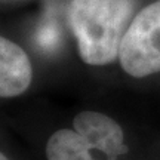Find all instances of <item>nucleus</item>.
I'll return each instance as SVG.
<instances>
[{"mask_svg":"<svg viewBox=\"0 0 160 160\" xmlns=\"http://www.w3.org/2000/svg\"><path fill=\"white\" fill-rule=\"evenodd\" d=\"M33 65L22 48L8 37L0 39V97L17 98L28 91Z\"/></svg>","mask_w":160,"mask_h":160,"instance_id":"obj_4","label":"nucleus"},{"mask_svg":"<svg viewBox=\"0 0 160 160\" xmlns=\"http://www.w3.org/2000/svg\"><path fill=\"white\" fill-rule=\"evenodd\" d=\"M119 64L135 79L160 73V0L138 11L122 42Z\"/></svg>","mask_w":160,"mask_h":160,"instance_id":"obj_3","label":"nucleus"},{"mask_svg":"<svg viewBox=\"0 0 160 160\" xmlns=\"http://www.w3.org/2000/svg\"><path fill=\"white\" fill-rule=\"evenodd\" d=\"M0 160H11V159H9V156H6L5 153H2V154H0Z\"/></svg>","mask_w":160,"mask_h":160,"instance_id":"obj_5","label":"nucleus"},{"mask_svg":"<svg viewBox=\"0 0 160 160\" xmlns=\"http://www.w3.org/2000/svg\"><path fill=\"white\" fill-rule=\"evenodd\" d=\"M126 151L119 122L95 110L80 111L71 128L51 133L45 145L46 160H119Z\"/></svg>","mask_w":160,"mask_h":160,"instance_id":"obj_2","label":"nucleus"},{"mask_svg":"<svg viewBox=\"0 0 160 160\" xmlns=\"http://www.w3.org/2000/svg\"><path fill=\"white\" fill-rule=\"evenodd\" d=\"M137 6L138 0H70L67 19L80 59L93 67L119 61Z\"/></svg>","mask_w":160,"mask_h":160,"instance_id":"obj_1","label":"nucleus"}]
</instances>
